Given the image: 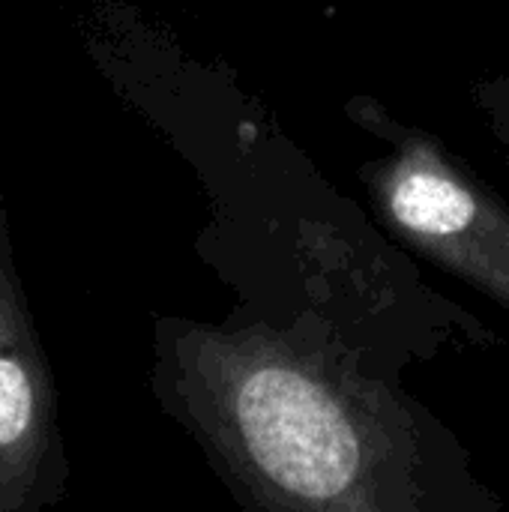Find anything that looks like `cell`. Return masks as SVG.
Listing matches in <instances>:
<instances>
[{
    "label": "cell",
    "mask_w": 509,
    "mask_h": 512,
    "mask_svg": "<svg viewBox=\"0 0 509 512\" xmlns=\"http://www.w3.org/2000/svg\"><path fill=\"white\" fill-rule=\"evenodd\" d=\"M66 483L57 387L24 303L0 213V512L51 504Z\"/></svg>",
    "instance_id": "3957f363"
},
{
    "label": "cell",
    "mask_w": 509,
    "mask_h": 512,
    "mask_svg": "<svg viewBox=\"0 0 509 512\" xmlns=\"http://www.w3.org/2000/svg\"><path fill=\"white\" fill-rule=\"evenodd\" d=\"M156 396L249 510H432L414 408L291 330L156 327Z\"/></svg>",
    "instance_id": "6da1fadb"
},
{
    "label": "cell",
    "mask_w": 509,
    "mask_h": 512,
    "mask_svg": "<svg viewBox=\"0 0 509 512\" xmlns=\"http://www.w3.org/2000/svg\"><path fill=\"white\" fill-rule=\"evenodd\" d=\"M345 114L384 141L360 168L381 222L447 273L509 309V204L447 144L393 117L375 96H351Z\"/></svg>",
    "instance_id": "7a4b0ae2"
}]
</instances>
